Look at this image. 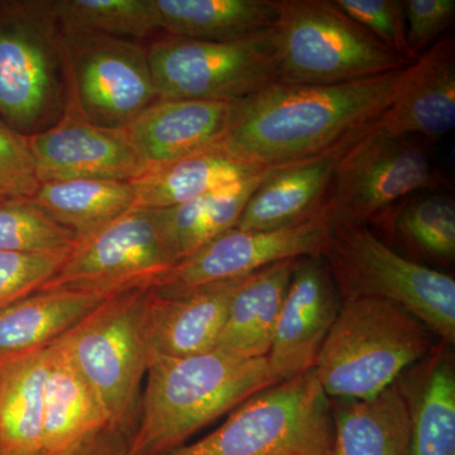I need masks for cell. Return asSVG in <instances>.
<instances>
[{"instance_id":"6da1fadb","label":"cell","mask_w":455,"mask_h":455,"mask_svg":"<svg viewBox=\"0 0 455 455\" xmlns=\"http://www.w3.org/2000/svg\"><path fill=\"white\" fill-rule=\"evenodd\" d=\"M403 70L335 84L271 86L235 101L217 148L241 163L286 166L325 154L373 125Z\"/></svg>"},{"instance_id":"7a4b0ae2","label":"cell","mask_w":455,"mask_h":455,"mask_svg":"<svg viewBox=\"0 0 455 455\" xmlns=\"http://www.w3.org/2000/svg\"><path fill=\"white\" fill-rule=\"evenodd\" d=\"M276 383L266 358L235 357L217 349L181 358L149 355L127 455L170 453Z\"/></svg>"},{"instance_id":"3957f363","label":"cell","mask_w":455,"mask_h":455,"mask_svg":"<svg viewBox=\"0 0 455 455\" xmlns=\"http://www.w3.org/2000/svg\"><path fill=\"white\" fill-rule=\"evenodd\" d=\"M434 335L394 302L343 299L314 371L329 398L368 400L423 361L434 348Z\"/></svg>"},{"instance_id":"277c9868","label":"cell","mask_w":455,"mask_h":455,"mask_svg":"<svg viewBox=\"0 0 455 455\" xmlns=\"http://www.w3.org/2000/svg\"><path fill=\"white\" fill-rule=\"evenodd\" d=\"M68 103L64 32L51 0H0V118L31 137L61 121Z\"/></svg>"},{"instance_id":"5b68a950","label":"cell","mask_w":455,"mask_h":455,"mask_svg":"<svg viewBox=\"0 0 455 455\" xmlns=\"http://www.w3.org/2000/svg\"><path fill=\"white\" fill-rule=\"evenodd\" d=\"M272 31L278 84L283 85H335L411 64L347 16L333 0H278Z\"/></svg>"},{"instance_id":"8992f818","label":"cell","mask_w":455,"mask_h":455,"mask_svg":"<svg viewBox=\"0 0 455 455\" xmlns=\"http://www.w3.org/2000/svg\"><path fill=\"white\" fill-rule=\"evenodd\" d=\"M323 259L343 299L373 296L418 317L443 343L455 341V281L401 256L366 224L337 220Z\"/></svg>"},{"instance_id":"52a82bcc","label":"cell","mask_w":455,"mask_h":455,"mask_svg":"<svg viewBox=\"0 0 455 455\" xmlns=\"http://www.w3.org/2000/svg\"><path fill=\"white\" fill-rule=\"evenodd\" d=\"M151 287L116 293L55 340L94 392L114 433L139 419L149 361L145 313Z\"/></svg>"},{"instance_id":"ba28073f","label":"cell","mask_w":455,"mask_h":455,"mask_svg":"<svg viewBox=\"0 0 455 455\" xmlns=\"http://www.w3.org/2000/svg\"><path fill=\"white\" fill-rule=\"evenodd\" d=\"M331 440V401L310 370L253 395L218 429L164 455H326Z\"/></svg>"},{"instance_id":"9c48e42d","label":"cell","mask_w":455,"mask_h":455,"mask_svg":"<svg viewBox=\"0 0 455 455\" xmlns=\"http://www.w3.org/2000/svg\"><path fill=\"white\" fill-rule=\"evenodd\" d=\"M146 44L160 99L235 103L280 83L272 28L229 42L158 35Z\"/></svg>"},{"instance_id":"30bf717a","label":"cell","mask_w":455,"mask_h":455,"mask_svg":"<svg viewBox=\"0 0 455 455\" xmlns=\"http://www.w3.org/2000/svg\"><path fill=\"white\" fill-rule=\"evenodd\" d=\"M64 41L68 107L92 124L123 130L160 99L145 42L86 32L64 33Z\"/></svg>"},{"instance_id":"8fae6325","label":"cell","mask_w":455,"mask_h":455,"mask_svg":"<svg viewBox=\"0 0 455 455\" xmlns=\"http://www.w3.org/2000/svg\"><path fill=\"white\" fill-rule=\"evenodd\" d=\"M438 185L420 146L371 125L341 152L328 202L337 220L367 224L412 194Z\"/></svg>"},{"instance_id":"7c38bea8","label":"cell","mask_w":455,"mask_h":455,"mask_svg":"<svg viewBox=\"0 0 455 455\" xmlns=\"http://www.w3.org/2000/svg\"><path fill=\"white\" fill-rule=\"evenodd\" d=\"M337 217L326 203L314 217L272 230L230 229L161 275L152 289L173 296L220 281L250 276L286 259L323 256Z\"/></svg>"},{"instance_id":"4fadbf2b","label":"cell","mask_w":455,"mask_h":455,"mask_svg":"<svg viewBox=\"0 0 455 455\" xmlns=\"http://www.w3.org/2000/svg\"><path fill=\"white\" fill-rule=\"evenodd\" d=\"M173 265L156 209L134 208L79 239L40 291L61 287L125 291L152 286Z\"/></svg>"},{"instance_id":"5bb4252c","label":"cell","mask_w":455,"mask_h":455,"mask_svg":"<svg viewBox=\"0 0 455 455\" xmlns=\"http://www.w3.org/2000/svg\"><path fill=\"white\" fill-rule=\"evenodd\" d=\"M28 140L40 184L83 179L132 181L148 167L125 128L92 124L70 107L61 121Z\"/></svg>"},{"instance_id":"9a60e30c","label":"cell","mask_w":455,"mask_h":455,"mask_svg":"<svg viewBox=\"0 0 455 455\" xmlns=\"http://www.w3.org/2000/svg\"><path fill=\"white\" fill-rule=\"evenodd\" d=\"M339 307L337 286L324 259H299L266 357L275 381H287L315 368Z\"/></svg>"},{"instance_id":"2e32d148","label":"cell","mask_w":455,"mask_h":455,"mask_svg":"<svg viewBox=\"0 0 455 455\" xmlns=\"http://www.w3.org/2000/svg\"><path fill=\"white\" fill-rule=\"evenodd\" d=\"M205 284L173 296L149 290L145 335L149 355L181 358L217 346L230 304L245 278Z\"/></svg>"},{"instance_id":"e0dca14e","label":"cell","mask_w":455,"mask_h":455,"mask_svg":"<svg viewBox=\"0 0 455 455\" xmlns=\"http://www.w3.org/2000/svg\"><path fill=\"white\" fill-rule=\"evenodd\" d=\"M455 125V41H436L403 70L390 106L373 123L391 136L438 140Z\"/></svg>"},{"instance_id":"ac0fdd59","label":"cell","mask_w":455,"mask_h":455,"mask_svg":"<svg viewBox=\"0 0 455 455\" xmlns=\"http://www.w3.org/2000/svg\"><path fill=\"white\" fill-rule=\"evenodd\" d=\"M233 103L158 99L125 131L147 166L167 164L217 146Z\"/></svg>"},{"instance_id":"d6986e66","label":"cell","mask_w":455,"mask_h":455,"mask_svg":"<svg viewBox=\"0 0 455 455\" xmlns=\"http://www.w3.org/2000/svg\"><path fill=\"white\" fill-rule=\"evenodd\" d=\"M355 140L275 171L245 205L236 229H280L317 214L328 203L339 156Z\"/></svg>"},{"instance_id":"ffe728a7","label":"cell","mask_w":455,"mask_h":455,"mask_svg":"<svg viewBox=\"0 0 455 455\" xmlns=\"http://www.w3.org/2000/svg\"><path fill=\"white\" fill-rule=\"evenodd\" d=\"M112 431L94 392L61 347H47L42 455H75Z\"/></svg>"},{"instance_id":"44dd1931","label":"cell","mask_w":455,"mask_h":455,"mask_svg":"<svg viewBox=\"0 0 455 455\" xmlns=\"http://www.w3.org/2000/svg\"><path fill=\"white\" fill-rule=\"evenodd\" d=\"M121 292L61 287L42 290L11 305L0 311V361L50 346Z\"/></svg>"},{"instance_id":"7402d4cb","label":"cell","mask_w":455,"mask_h":455,"mask_svg":"<svg viewBox=\"0 0 455 455\" xmlns=\"http://www.w3.org/2000/svg\"><path fill=\"white\" fill-rule=\"evenodd\" d=\"M447 346L397 379L411 419V455H455V368Z\"/></svg>"},{"instance_id":"603a6c76","label":"cell","mask_w":455,"mask_h":455,"mask_svg":"<svg viewBox=\"0 0 455 455\" xmlns=\"http://www.w3.org/2000/svg\"><path fill=\"white\" fill-rule=\"evenodd\" d=\"M331 416L326 455H411V419L397 382L368 400L331 403Z\"/></svg>"},{"instance_id":"cb8c5ba5","label":"cell","mask_w":455,"mask_h":455,"mask_svg":"<svg viewBox=\"0 0 455 455\" xmlns=\"http://www.w3.org/2000/svg\"><path fill=\"white\" fill-rule=\"evenodd\" d=\"M298 262L281 260L245 278L230 304L215 349L235 357H267Z\"/></svg>"},{"instance_id":"d4e9b609","label":"cell","mask_w":455,"mask_h":455,"mask_svg":"<svg viewBox=\"0 0 455 455\" xmlns=\"http://www.w3.org/2000/svg\"><path fill=\"white\" fill-rule=\"evenodd\" d=\"M267 169L244 164L217 147L197 154L147 167L134 180L136 208L167 209L181 205Z\"/></svg>"},{"instance_id":"484cf974","label":"cell","mask_w":455,"mask_h":455,"mask_svg":"<svg viewBox=\"0 0 455 455\" xmlns=\"http://www.w3.org/2000/svg\"><path fill=\"white\" fill-rule=\"evenodd\" d=\"M160 35L191 40H244L274 27L278 0H152Z\"/></svg>"},{"instance_id":"4316f807","label":"cell","mask_w":455,"mask_h":455,"mask_svg":"<svg viewBox=\"0 0 455 455\" xmlns=\"http://www.w3.org/2000/svg\"><path fill=\"white\" fill-rule=\"evenodd\" d=\"M280 167L283 166L267 167L251 178L181 205L156 209L164 243L175 263L202 250L228 230L235 229L257 188Z\"/></svg>"},{"instance_id":"83f0119b","label":"cell","mask_w":455,"mask_h":455,"mask_svg":"<svg viewBox=\"0 0 455 455\" xmlns=\"http://www.w3.org/2000/svg\"><path fill=\"white\" fill-rule=\"evenodd\" d=\"M47 347L0 361V455H42Z\"/></svg>"},{"instance_id":"f1b7e54d","label":"cell","mask_w":455,"mask_h":455,"mask_svg":"<svg viewBox=\"0 0 455 455\" xmlns=\"http://www.w3.org/2000/svg\"><path fill=\"white\" fill-rule=\"evenodd\" d=\"M33 202L52 220L85 238L133 211L137 196L130 181L66 180L40 184Z\"/></svg>"},{"instance_id":"f546056e","label":"cell","mask_w":455,"mask_h":455,"mask_svg":"<svg viewBox=\"0 0 455 455\" xmlns=\"http://www.w3.org/2000/svg\"><path fill=\"white\" fill-rule=\"evenodd\" d=\"M64 33L86 32L145 42L160 35L152 0H51Z\"/></svg>"},{"instance_id":"4dcf8cb0","label":"cell","mask_w":455,"mask_h":455,"mask_svg":"<svg viewBox=\"0 0 455 455\" xmlns=\"http://www.w3.org/2000/svg\"><path fill=\"white\" fill-rule=\"evenodd\" d=\"M77 236L57 223L32 197L0 200V251L52 253L71 251Z\"/></svg>"},{"instance_id":"1f68e13d","label":"cell","mask_w":455,"mask_h":455,"mask_svg":"<svg viewBox=\"0 0 455 455\" xmlns=\"http://www.w3.org/2000/svg\"><path fill=\"white\" fill-rule=\"evenodd\" d=\"M396 212L397 230L416 251L442 262L455 257V203L449 196L403 200Z\"/></svg>"},{"instance_id":"d6a6232c","label":"cell","mask_w":455,"mask_h":455,"mask_svg":"<svg viewBox=\"0 0 455 455\" xmlns=\"http://www.w3.org/2000/svg\"><path fill=\"white\" fill-rule=\"evenodd\" d=\"M70 252L18 253L0 251V311L40 291L64 266Z\"/></svg>"},{"instance_id":"836d02e7","label":"cell","mask_w":455,"mask_h":455,"mask_svg":"<svg viewBox=\"0 0 455 455\" xmlns=\"http://www.w3.org/2000/svg\"><path fill=\"white\" fill-rule=\"evenodd\" d=\"M347 16L366 28L398 56L411 62L406 42L403 2L398 0H333Z\"/></svg>"},{"instance_id":"e575fe53","label":"cell","mask_w":455,"mask_h":455,"mask_svg":"<svg viewBox=\"0 0 455 455\" xmlns=\"http://www.w3.org/2000/svg\"><path fill=\"white\" fill-rule=\"evenodd\" d=\"M38 187L28 137L0 118V196L32 197Z\"/></svg>"},{"instance_id":"d590c367","label":"cell","mask_w":455,"mask_h":455,"mask_svg":"<svg viewBox=\"0 0 455 455\" xmlns=\"http://www.w3.org/2000/svg\"><path fill=\"white\" fill-rule=\"evenodd\" d=\"M406 42L411 61L418 59L455 17L454 0H406Z\"/></svg>"},{"instance_id":"8d00e7d4","label":"cell","mask_w":455,"mask_h":455,"mask_svg":"<svg viewBox=\"0 0 455 455\" xmlns=\"http://www.w3.org/2000/svg\"><path fill=\"white\" fill-rule=\"evenodd\" d=\"M99 438H100V436H99ZM94 442H95V440H94ZM94 442H92V443H94ZM92 444H89L88 447L84 448L83 451H80L79 453H76L75 455H88L89 449H90V447H92Z\"/></svg>"},{"instance_id":"74e56055","label":"cell","mask_w":455,"mask_h":455,"mask_svg":"<svg viewBox=\"0 0 455 455\" xmlns=\"http://www.w3.org/2000/svg\"><path fill=\"white\" fill-rule=\"evenodd\" d=\"M5 199V197L0 196V200Z\"/></svg>"}]
</instances>
